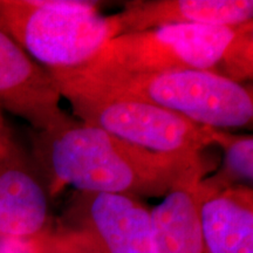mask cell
Returning <instances> with one entry per match:
<instances>
[{
  "label": "cell",
  "mask_w": 253,
  "mask_h": 253,
  "mask_svg": "<svg viewBox=\"0 0 253 253\" xmlns=\"http://www.w3.org/2000/svg\"><path fill=\"white\" fill-rule=\"evenodd\" d=\"M31 157L49 197L68 185L77 191L164 197L205 173L202 158L154 153L69 115L34 130Z\"/></svg>",
  "instance_id": "obj_1"
},
{
  "label": "cell",
  "mask_w": 253,
  "mask_h": 253,
  "mask_svg": "<svg viewBox=\"0 0 253 253\" xmlns=\"http://www.w3.org/2000/svg\"><path fill=\"white\" fill-rule=\"evenodd\" d=\"M48 72L80 121L123 141L154 153L186 158H202L203 149L213 144L208 126L178 114L107 89L66 69Z\"/></svg>",
  "instance_id": "obj_2"
},
{
  "label": "cell",
  "mask_w": 253,
  "mask_h": 253,
  "mask_svg": "<svg viewBox=\"0 0 253 253\" xmlns=\"http://www.w3.org/2000/svg\"><path fill=\"white\" fill-rule=\"evenodd\" d=\"M66 71L170 110L202 126L242 128L253 121L252 90L214 72L182 69L149 74H80L73 69Z\"/></svg>",
  "instance_id": "obj_3"
},
{
  "label": "cell",
  "mask_w": 253,
  "mask_h": 253,
  "mask_svg": "<svg viewBox=\"0 0 253 253\" xmlns=\"http://www.w3.org/2000/svg\"><path fill=\"white\" fill-rule=\"evenodd\" d=\"M0 30L48 71L90 62L122 33L120 15L59 8L46 0H0Z\"/></svg>",
  "instance_id": "obj_4"
},
{
  "label": "cell",
  "mask_w": 253,
  "mask_h": 253,
  "mask_svg": "<svg viewBox=\"0 0 253 253\" xmlns=\"http://www.w3.org/2000/svg\"><path fill=\"white\" fill-rule=\"evenodd\" d=\"M239 26L176 25L113 38L80 74H149L199 69L219 74L221 60Z\"/></svg>",
  "instance_id": "obj_5"
},
{
  "label": "cell",
  "mask_w": 253,
  "mask_h": 253,
  "mask_svg": "<svg viewBox=\"0 0 253 253\" xmlns=\"http://www.w3.org/2000/svg\"><path fill=\"white\" fill-rule=\"evenodd\" d=\"M59 224L99 253H153L151 211L135 196L75 191Z\"/></svg>",
  "instance_id": "obj_6"
},
{
  "label": "cell",
  "mask_w": 253,
  "mask_h": 253,
  "mask_svg": "<svg viewBox=\"0 0 253 253\" xmlns=\"http://www.w3.org/2000/svg\"><path fill=\"white\" fill-rule=\"evenodd\" d=\"M49 195L32 157L0 125V238L25 240L49 226Z\"/></svg>",
  "instance_id": "obj_7"
},
{
  "label": "cell",
  "mask_w": 253,
  "mask_h": 253,
  "mask_svg": "<svg viewBox=\"0 0 253 253\" xmlns=\"http://www.w3.org/2000/svg\"><path fill=\"white\" fill-rule=\"evenodd\" d=\"M50 73L0 30V110L45 130L67 116Z\"/></svg>",
  "instance_id": "obj_8"
},
{
  "label": "cell",
  "mask_w": 253,
  "mask_h": 253,
  "mask_svg": "<svg viewBox=\"0 0 253 253\" xmlns=\"http://www.w3.org/2000/svg\"><path fill=\"white\" fill-rule=\"evenodd\" d=\"M199 182L196 203L205 253H253L251 186L210 190Z\"/></svg>",
  "instance_id": "obj_9"
},
{
  "label": "cell",
  "mask_w": 253,
  "mask_h": 253,
  "mask_svg": "<svg viewBox=\"0 0 253 253\" xmlns=\"http://www.w3.org/2000/svg\"><path fill=\"white\" fill-rule=\"evenodd\" d=\"M122 33L176 25L239 26L252 23V0H136L119 13ZM121 33V34H122Z\"/></svg>",
  "instance_id": "obj_10"
},
{
  "label": "cell",
  "mask_w": 253,
  "mask_h": 253,
  "mask_svg": "<svg viewBox=\"0 0 253 253\" xmlns=\"http://www.w3.org/2000/svg\"><path fill=\"white\" fill-rule=\"evenodd\" d=\"M201 179L175 186L150 210L153 253H205L196 203V185Z\"/></svg>",
  "instance_id": "obj_11"
},
{
  "label": "cell",
  "mask_w": 253,
  "mask_h": 253,
  "mask_svg": "<svg viewBox=\"0 0 253 253\" xmlns=\"http://www.w3.org/2000/svg\"><path fill=\"white\" fill-rule=\"evenodd\" d=\"M213 144L224 151L223 166L213 176L201 179V185L210 190H224L235 185H251L253 181V137L235 135L209 128Z\"/></svg>",
  "instance_id": "obj_12"
},
{
  "label": "cell",
  "mask_w": 253,
  "mask_h": 253,
  "mask_svg": "<svg viewBox=\"0 0 253 253\" xmlns=\"http://www.w3.org/2000/svg\"><path fill=\"white\" fill-rule=\"evenodd\" d=\"M253 25H242L221 60L219 74L240 84L253 74Z\"/></svg>",
  "instance_id": "obj_13"
},
{
  "label": "cell",
  "mask_w": 253,
  "mask_h": 253,
  "mask_svg": "<svg viewBox=\"0 0 253 253\" xmlns=\"http://www.w3.org/2000/svg\"><path fill=\"white\" fill-rule=\"evenodd\" d=\"M30 253H99L86 238L59 224L24 240Z\"/></svg>",
  "instance_id": "obj_14"
},
{
  "label": "cell",
  "mask_w": 253,
  "mask_h": 253,
  "mask_svg": "<svg viewBox=\"0 0 253 253\" xmlns=\"http://www.w3.org/2000/svg\"><path fill=\"white\" fill-rule=\"evenodd\" d=\"M4 122H5V119H4V116H2V112L0 110V125H1V123H4Z\"/></svg>",
  "instance_id": "obj_15"
}]
</instances>
